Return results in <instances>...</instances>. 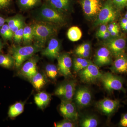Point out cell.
I'll return each instance as SVG.
<instances>
[{
  "label": "cell",
  "instance_id": "8d00e7d4",
  "mask_svg": "<svg viewBox=\"0 0 127 127\" xmlns=\"http://www.w3.org/2000/svg\"><path fill=\"white\" fill-rule=\"evenodd\" d=\"M91 51H75V53L78 56L83 58H87L89 56Z\"/></svg>",
  "mask_w": 127,
  "mask_h": 127
},
{
  "label": "cell",
  "instance_id": "44dd1931",
  "mask_svg": "<svg viewBox=\"0 0 127 127\" xmlns=\"http://www.w3.org/2000/svg\"><path fill=\"white\" fill-rule=\"evenodd\" d=\"M30 80L33 87L38 91L42 88L46 83L44 75L40 72L37 73Z\"/></svg>",
  "mask_w": 127,
  "mask_h": 127
},
{
  "label": "cell",
  "instance_id": "9c48e42d",
  "mask_svg": "<svg viewBox=\"0 0 127 127\" xmlns=\"http://www.w3.org/2000/svg\"><path fill=\"white\" fill-rule=\"evenodd\" d=\"M127 42L122 37H115L104 42V45L110 51L113 56L116 58L125 53Z\"/></svg>",
  "mask_w": 127,
  "mask_h": 127
},
{
  "label": "cell",
  "instance_id": "bcb514c9",
  "mask_svg": "<svg viewBox=\"0 0 127 127\" xmlns=\"http://www.w3.org/2000/svg\"><path fill=\"white\" fill-rule=\"evenodd\" d=\"M124 103H125V104H127V99H126V100H125V101H124Z\"/></svg>",
  "mask_w": 127,
  "mask_h": 127
},
{
  "label": "cell",
  "instance_id": "ab89813d",
  "mask_svg": "<svg viewBox=\"0 0 127 127\" xmlns=\"http://www.w3.org/2000/svg\"><path fill=\"white\" fill-rule=\"evenodd\" d=\"M110 36H111V35H110L109 32L108 31L105 32L103 34H101L100 35L98 36V37H100V38H102V39H105L109 38Z\"/></svg>",
  "mask_w": 127,
  "mask_h": 127
},
{
  "label": "cell",
  "instance_id": "ffe728a7",
  "mask_svg": "<svg viewBox=\"0 0 127 127\" xmlns=\"http://www.w3.org/2000/svg\"><path fill=\"white\" fill-rule=\"evenodd\" d=\"M5 21L10 29L14 33L25 26L23 18L20 15L7 18L5 19Z\"/></svg>",
  "mask_w": 127,
  "mask_h": 127
},
{
  "label": "cell",
  "instance_id": "d6986e66",
  "mask_svg": "<svg viewBox=\"0 0 127 127\" xmlns=\"http://www.w3.org/2000/svg\"><path fill=\"white\" fill-rule=\"evenodd\" d=\"M34 101L37 106L41 109L45 108L49 104L51 96L45 92H41L37 94L34 98Z\"/></svg>",
  "mask_w": 127,
  "mask_h": 127
},
{
  "label": "cell",
  "instance_id": "52a82bcc",
  "mask_svg": "<svg viewBox=\"0 0 127 127\" xmlns=\"http://www.w3.org/2000/svg\"><path fill=\"white\" fill-rule=\"evenodd\" d=\"M76 80H71L60 84L55 91V94L62 98V100L72 101L76 90Z\"/></svg>",
  "mask_w": 127,
  "mask_h": 127
},
{
  "label": "cell",
  "instance_id": "8992f818",
  "mask_svg": "<svg viewBox=\"0 0 127 127\" xmlns=\"http://www.w3.org/2000/svg\"><path fill=\"white\" fill-rule=\"evenodd\" d=\"M81 81L86 84H93L100 80L102 73L95 64L90 62L88 65L78 72Z\"/></svg>",
  "mask_w": 127,
  "mask_h": 127
},
{
  "label": "cell",
  "instance_id": "7c38bea8",
  "mask_svg": "<svg viewBox=\"0 0 127 127\" xmlns=\"http://www.w3.org/2000/svg\"><path fill=\"white\" fill-rule=\"evenodd\" d=\"M57 59L58 72L65 77L71 76L72 61L70 55L67 53L60 54Z\"/></svg>",
  "mask_w": 127,
  "mask_h": 127
},
{
  "label": "cell",
  "instance_id": "ac0fdd59",
  "mask_svg": "<svg viewBox=\"0 0 127 127\" xmlns=\"http://www.w3.org/2000/svg\"><path fill=\"white\" fill-rule=\"evenodd\" d=\"M46 2L58 11L64 13L70 9L72 0H45Z\"/></svg>",
  "mask_w": 127,
  "mask_h": 127
},
{
  "label": "cell",
  "instance_id": "1f68e13d",
  "mask_svg": "<svg viewBox=\"0 0 127 127\" xmlns=\"http://www.w3.org/2000/svg\"><path fill=\"white\" fill-rule=\"evenodd\" d=\"M24 26L21 27L20 29L17 31L14 32L13 38L14 40L18 43H21L22 41H23V28Z\"/></svg>",
  "mask_w": 127,
  "mask_h": 127
},
{
  "label": "cell",
  "instance_id": "4316f807",
  "mask_svg": "<svg viewBox=\"0 0 127 127\" xmlns=\"http://www.w3.org/2000/svg\"><path fill=\"white\" fill-rule=\"evenodd\" d=\"M82 35L81 31L76 26L72 27L69 28L67 32L68 39L73 42L79 40L81 38Z\"/></svg>",
  "mask_w": 127,
  "mask_h": 127
},
{
  "label": "cell",
  "instance_id": "60d3db41",
  "mask_svg": "<svg viewBox=\"0 0 127 127\" xmlns=\"http://www.w3.org/2000/svg\"><path fill=\"white\" fill-rule=\"evenodd\" d=\"M119 32H120V28H118V29L111 32L109 33H110L111 36L113 37H116L118 35Z\"/></svg>",
  "mask_w": 127,
  "mask_h": 127
},
{
  "label": "cell",
  "instance_id": "f35d334b",
  "mask_svg": "<svg viewBox=\"0 0 127 127\" xmlns=\"http://www.w3.org/2000/svg\"><path fill=\"white\" fill-rule=\"evenodd\" d=\"M118 28H120L118 25L115 22H113L110 23L108 26V31L110 32Z\"/></svg>",
  "mask_w": 127,
  "mask_h": 127
},
{
  "label": "cell",
  "instance_id": "4dcf8cb0",
  "mask_svg": "<svg viewBox=\"0 0 127 127\" xmlns=\"http://www.w3.org/2000/svg\"><path fill=\"white\" fill-rule=\"evenodd\" d=\"M75 122L65 119L62 121L55 123L54 125L56 127H74L76 126Z\"/></svg>",
  "mask_w": 127,
  "mask_h": 127
},
{
  "label": "cell",
  "instance_id": "7402d4cb",
  "mask_svg": "<svg viewBox=\"0 0 127 127\" xmlns=\"http://www.w3.org/2000/svg\"><path fill=\"white\" fill-rule=\"evenodd\" d=\"M43 0H17L19 7L22 10L32 9L41 4Z\"/></svg>",
  "mask_w": 127,
  "mask_h": 127
},
{
  "label": "cell",
  "instance_id": "f6af8a7d",
  "mask_svg": "<svg viewBox=\"0 0 127 127\" xmlns=\"http://www.w3.org/2000/svg\"><path fill=\"white\" fill-rule=\"evenodd\" d=\"M2 46H2V42H1V41L0 40V52L1 50H2Z\"/></svg>",
  "mask_w": 127,
  "mask_h": 127
},
{
  "label": "cell",
  "instance_id": "ee69618b",
  "mask_svg": "<svg viewBox=\"0 0 127 127\" xmlns=\"http://www.w3.org/2000/svg\"><path fill=\"white\" fill-rule=\"evenodd\" d=\"M120 26L122 27L123 30L125 31H127V23L125 25H121Z\"/></svg>",
  "mask_w": 127,
  "mask_h": 127
},
{
  "label": "cell",
  "instance_id": "7dc6e473",
  "mask_svg": "<svg viewBox=\"0 0 127 127\" xmlns=\"http://www.w3.org/2000/svg\"><path fill=\"white\" fill-rule=\"evenodd\" d=\"M125 18L127 19V12H126V14H125Z\"/></svg>",
  "mask_w": 127,
  "mask_h": 127
},
{
  "label": "cell",
  "instance_id": "e575fe53",
  "mask_svg": "<svg viewBox=\"0 0 127 127\" xmlns=\"http://www.w3.org/2000/svg\"><path fill=\"white\" fill-rule=\"evenodd\" d=\"M119 126L122 127H127V113L122 114L121 119L119 123Z\"/></svg>",
  "mask_w": 127,
  "mask_h": 127
},
{
  "label": "cell",
  "instance_id": "5b68a950",
  "mask_svg": "<svg viewBox=\"0 0 127 127\" xmlns=\"http://www.w3.org/2000/svg\"><path fill=\"white\" fill-rule=\"evenodd\" d=\"M117 10L111 0H107L98 13L95 25L98 26L113 21L117 17Z\"/></svg>",
  "mask_w": 127,
  "mask_h": 127
},
{
  "label": "cell",
  "instance_id": "5bb4252c",
  "mask_svg": "<svg viewBox=\"0 0 127 127\" xmlns=\"http://www.w3.org/2000/svg\"><path fill=\"white\" fill-rule=\"evenodd\" d=\"M112 56L109 50L106 47L100 48L95 55V64L99 67L110 65L112 64Z\"/></svg>",
  "mask_w": 127,
  "mask_h": 127
},
{
  "label": "cell",
  "instance_id": "6da1fadb",
  "mask_svg": "<svg viewBox=\"0 0 127 127\" xmlns=\"http://www.w3.org/2000/svg\"><path fill=\"white\" fill-rule=\"evenodd\" d=\"M32 26L34 44L42 48L56 32V28L51 23L39 21Z\"/></svg>",
  "mask_w": 127,
  "mask_h": 127
},
{
  "label": "cell",
  "instance_id": "83f0119b",
  "mask_svg": "<svg viewBox=\"0 0 127 127\" xmlns=\"http://www.w3.org/2000/svg\"><path fill=\"white\" fill-rule=\"evenodd\" d=\"M0 65L7 68H12L15 65L14 58L10 55H0Z\"/></svg>",
  "mask_w": 127,
  "mask_h": 127
},
{
  "label": "cell",
  "instance_id": "d4e9b609",
  "mask_svg": "<svg viewBox=\"0 0 127 127\" xmlns=\"http://www.w3.org/2000/svg\"><path fill=\"white\" fill-rule=\"evenodd\" d=\"M33 40V30L32 25L24 26L23 41L26 45H31Z\"/></svg>",
  "mask_w": 127,
  "mask_h": 127
},
{
  "label": "cell",
  "instance_id": "d590c367",
  "mask_svg": "<svg viewBox=\"0 0 127 127\" xmlns=\"http://www.w3.org/2000/svg\"><path fill=\"white\" fill-rule=\"evenodd\" d=\"M12 0H0V9L7 8L11 4Z\"/></svg>",
  "mask_w": 127,
  "mask_h": 127
},
{
  "label": "cell",
  "instance_id": "4fadbf2b",
  "mask_svg": "<svg viewBox=\"0 0 127 127\" xmlns=\"http://www.w3.org/2000/svg\"><path fill=\"white\" fill-rule=\"evenodd\" d=\"M81 4L84 13L90 17L98 15L103 6L101 0H81Z\"/></svg>",
  "mask_w": 127,
  "mask_h": 127
},
{
  "label": "cell",
  "instance_id": "7bdbcfd3",
  "mask_svg": "<svg viewBox=\"0 0 127 127\" xmlns=\"http://www.w3.org/2000/svg\"><path fill=\"white\" fill-rule=\"evenodd\" d=\"M127 23V19L125 18H123L120 21V25H124Z\"/></svg>",
  "mask_w": 127,
  "mask_h": 127
},
{
  "label": "cell",
  "instance_id": "d6a6232c",
  "mask_svg": "<svg viewBox=\"0 0 127 127\" xmlns=\"http://www.w3.org/2000/svg\"><path fill=\"white\" fill-rule=\"evenodd\" d=\"M111 1L118 10H121L127 6V0H111Z\"/></svg>",
  "mask_w": 127,
  "mask_h": 127
},
{
  "label": "cell",
  "instance_id": "836d02e7",
  "mask_svg": "<svg viewBox=\"0 0 127 127\" xmlns=\"http://www.w3.org/2000/svg\"><path fill=\"white\" fill-rule=\"evenodd\" d=\"M91 46L88 43H83L78 46L75 49V51H91Z\"/></svg>",
  "mask_w": 127,
  "mask_h": 127
},
{
  "label": "cell",
  "instance_id": "ba28073f",
  "mask_svg": "<svg viewBox=\"0 0 127 127\" xmlns=\"http://www.w3.org/2000/svg\"><path fill=\"white\" fill-rule=\"evenodd\" d=\"M95 106L102 113L110 117L117 112L121 104L120 100L117 99L104 98L96 102Z\"/></svg>",
  "mask_w": 127,
  "mask_h": 127
},
{
  "label": "cell",
  "instance_id": "b9f144b4",
  "mask_svg": "<svg viewBox=\"0 0 127 127\" xmlns=\"http://www.w3.org/2000/svg\"><path fill=\"white\" fill-rule=\"evenodd\" d=\"M6 22L5 19L0 16V28H1Z\"/></svg>",
  "mask_w": 127,
  "mask_h": 127
},
{
  "label": "cell",
  "instance_id": "8fae6325",
  "mask_svg": "<svg viewBox=\"0 0 127 127\" xmlns=\"http://www.w3.org/2000/svg\"><path fill=\"white\" fill-rule=\"evenodd\" d=\"M75 101L80 108L88 106L92 101V95L90 89L85 86L79 87L75 91Z\"/></svg>",
  "mask_w": 127,
  "mask_h": 127
},
{
  "label": "cell",
  "instance_id": "e0dca14e",
  "mask_svg": "<svg viewBox=\"0 0 127 127\" xmlns=\"http://www.w3.org/2000/svg\"><path fill=\"white\" fill-rule=\"evenodd\" d=\"M37 61L36 58L31 57L23 64L21 67L22 74L30 80L38 72L37 68Z\"/></svg>",
  "mask_w": 127,
  "mask_h": 127
},
{
  "label": "cell",
  "instance_id": "f546056e",
  "mask_svg": "<svg viewBox=\"0 0 127 127\" xmlns=\"http://www.w3.org/2000/svg\"><path fill=\"white\" fill-rule=\"evenodd\" d=\"M14 33L7 24H4L0 28V34L5 40H11L13 37Z\"/></svg>",
  "mask_w": 127,
  "mask_h": 127
},
{
  "label": "cell",
  "instance_id": "9a60e30c",
  "mask_svg": "<svg viewBox=\"0 0 127 127\" xmlns=\"http://www.w3.org/2000/svg\"><path fill=\"white\" fill-rule=\"evenodd\" d=\"M110 69L114 74L127 75V54L125 53L116 57Z\"/></svg>",
  "mask_w": 127,
  "mask_h": 127
},
{
  "label": "cell",
  "instance_id": "2e32d148",
  "mask_svg": "<svg viewBox=\"0 0 127 127\" xmlns=\"http://www.w3.org/2000/svg\"><path fill=\"white\" fill-rule=\"evenodd\" d=\"M49 40L47 47L42 51V55L50 59L57 58L60 55V42L55 38H51Z\"/></svg>",
  "mask_w": 127,
  "mask_h": 127
},
{
  "label": "cell",
  "instance_id": "484cf974",
  "mask_svg": "<svg viewBox=\"0 0 127 127\" xmlns=\"http://www.w3.org/2000/svg\"><path fill=\"white\" fill-rule=\"evenodd\" d=\"M91 62L83 58H76L73 62V67L75 72L78 73L87 67Z\"/></svg>",
  "mask_w": 127,
  "mask_h": 127
},
{
  "label": "cell",
  "instance_id": "277c9868",
  "mask_svg": "<svg viewBox=\"0 0 127 127\" xmlns=\"http://www.w3.org/2000/svg\"><path fill=\"white\" fill-rule=\"evenodd\" d=\"M105 90L109 93L114 91H121L125 93L126 90L124 87L125 79L122 77L112 72L102 73L100 79Z\"/></svg>",
  "mask_w": 127,
  "mask_h": 127
},
{
  "label": "cell",
  "instance_id": "3957f363",
  "mask_svg": "<svg viewBox=\"0 0 127 127\" xmlns=\"http://www.w3.org/2000/svg\"><path fill=\"white\" fill-rule=\"evenodd\" d=\"M42 48L38 46L28 45L25 46H15L11 49L12 56L14 58L16 68H20L25 61L30 59Z\"/></svg>",
  "mask_w": 127,
  "mask_h": 127
},
{
  "label": "cell",
  "instance_id": "f1b7e54d",
  "mask_svg": "<svg viewBox=\"0 0 127 127\" xmlns=\"http://www.w3.org/2000/svg\"><path fill=\"white\" fill-rule=\"evenodd\" d=\"M45 72L47 76L53 80L56 78L59 73L57 67L52 64H47L46 66Z\"/></svg>",
  "mask_w": 127,
  "mask_h": 127
},
{
  "label": "cell",
  "instance_id": "74e56055",
  "mask_svg": "<svg viewBox=\"0 0 127 127\" xmlns=\"http://www.w3.org/2000/svg\"><path fill=\"white\" fill-rule=\"evenodd\" d=\"M107 31H108V27L106 24H102L100 26L99 30L97 32V35L98 36L101 34H103Z\"/></svg>",
  "mask_w": 127,
  "mask_h": 127
},
{
  "label": "cell",
  "instance_id": "603a6c76",
  "mask_svg": "<svg viewBox=\"0 0 127 127\" xmlns=\"http://www.w3.org/2000/svg\"><path fill=\"white\" fill-rule=\"evenodd\" d=\"M24 104L21 102H17L11 105L9 108L8 116L11 118H14L22 113L24 111Z\"/></svg>",
  "mask_w": 127,
  "mask_h": 127
},
{
  "label": "cell",
  "instance_id": "30bf717a",
  "mask_svg": "<svg viewBox=\"0 0 127 127\" xmlns=\"http://www.w3.org/2000/svg\"><path fill=\"white\" fill-rule=\"evenodd\" d=\"M59 110L64 119L75 122L78 119V114L76 108L72 101L62 100Z\"/></svg>",
  "mask_w": 127,
  "mask_h": 127
},
{
  "label": "cell",
  "instance_id": "7a4b0ae2",
  "mask_svg": "<svg viewBox=\"0 0 127 127\" xmlns=\"http://www.w3.org/2000/svg\"><path fill=\"white\" fill-rule=\"evenodd\" d=\"M36 18L39 21L62 24L65 21L63 13L58 11L45 2L37 10Z\"/></svg>",
  "mask_w": 127,
  "mask_h": 127
},
{
  "label": "cell",
  "instance_id": "cb8c5ba5",
  "mask_svg": "<svg viewBox=\"0 0 127 127\" xmlns=\"http://www.w3.org/2000/svg\"><path fill=\"white\" fill-rule=\"evenodd\" d=\"M82 127H96L98 124L97 119L95 116L89 115L84 117L80 121Z\"/></svg>",
  "mask_w": 127,
  "mask_h": 127
}]
</instances>
